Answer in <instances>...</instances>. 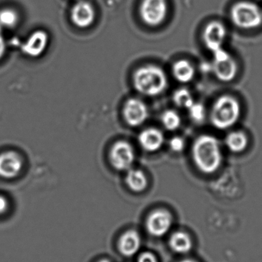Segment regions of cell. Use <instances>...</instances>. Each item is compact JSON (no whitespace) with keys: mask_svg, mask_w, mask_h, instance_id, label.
<instances>
[{"mask_svg":"<svg viewBox=\"0 0 262 262\" xmlns=\"http://www.w3.org/2000/svg\"><path fill=\"white\" fill-rule=\"evenodd\" d=\"M227 35L226 25L218 20H212L208 23L203 29V42L210 52H214L223 48Z\"/></svg>","mask_w":262,"mask_h":262,"instance_id":"obj_7","label":"cell"},{"mask_svg":"<svg viewBox=\"0 0 262 262\" xmlns=\"http://www.w3.org/2000/svg\"><path fill=\"white\" fill-rule=\"evenodd\" d=\"M173 101L178 107L187 109H189L195 103L192 94L186 89L177 90L174 93Z\"/></svg>","mask_w":262,"mask_h":262,"instance_id":"obj_21","label":"cell"},{"mask_svg":"<svg viewBox=\"0 0 262 262\" xmlns=\"http://www.w3.org/2000/svg\"><path fill=\"white\" fill-rule=\"evenodd\" d=\"M172 72L175 79L182 83L189 82L195 76L193 66L186 60H180L175 62L172 67Z\"/></svg>","mask_w":262,"mask_h":262,"instance_id":"obj_18","label":"cell"},{"mask_svg":"<svg viewBox=\"0 0 262 262\" xmlns=\"http://www.w3.org/2000/svg\"><path fill=\"white\" fill-rule=\"evenodd\" d=\"M110 161L116 170L126 171L131 169L135 160L133 147L126 141L115 143L110 150Z\"/></svg>","mask_w":262,"mask_h":262,"instance_id":"obj_8","label":"cell"},{"mask_svg":"<svg viewBox=\"0 0 262 262\" xmlns=\"http://www.w3.org/2000/svg\"><path fill=\"white\" fill-rule=\"evenodd\" d=\"M172 225V215L165 209L153 211L146 219V228L148 233L156 238L166 235L170 230Z\"/></svg>","mask_w":262,"mask_h":262,"instance_id":"obj_9","label":"cell"},{"mask_svg":"<svg viewBox=\"0 0 262 262\" xmlns=\"http://www.w3.org/2000/svg\"><path fill=\"white\" fill-rule=\"evenodd\" d=\"M18 21V15L15 10L4 9L0 10V27L3 29H12Z\"/></svg>","mask_w":262,"mask_h":262,"instance_id":"obj_20","label":"cell"},{"mask_svg":"<svg viewBox=\"0 0 262 262\" xmlns=\"http://www.w3.org/2000/svg\"><path fill=\"white\" fill-rule=\"evenodd\" d=\"M169 146H170L172 150L174 152H181L184 149L185 141L183 138L179 137H173L169 141Z\"/></svg>","mask_w":262,"mask_h":262,"instance_id":"obj_24","label":"cell"},{"mask_svg":"<svg viewBox=\"0 0 262 262\" xmlns=\"http://www.w3.org/2000/svg\"><path fill=\"white\" fill-rule=\"evenodd\" d=\"M141 244L142 240L139 234L132 229L128 230L118 239V252L126 258H132L138 253L141 248Z\"/></svg>","mask_w":262,"mask_h":262,"instance_id":"obj_14","label":"cell"},{"mask_svg":"<svg viewBox=\"0 0 262 262\" xmlns=\"http://www.w3.org/2000/svg\"><path fill=\"white\" fill-rule=\"evenodd\" d=\"M49 43V35L43 30H37L31 34L25 42L21 44V50L25 55L37 58L43 55Z\"/></svg>","mask_w":262,"mask_h":262,"instance_id":"obj_12","label":"cell"},{"mask_svg":"<svg viewBox=\"0 0 262 262\" xmlns=\"http://www.w3.org/2000/svg\"><path fill=\"white\" fill-rule=\"evenodd\" d=\"M189 115L194 121L197 123L203 122L206 118V109L204 105L200 103H194L189 108Z\"/></svg>","mask_w":262,"mask_h":262,"instance_id":"obj_23","label":"cell"},{"mask_svg":"<svg viewBox=\"0 0 262 262\" xmlns=\"http://www.w3.org/2000/svg\"><path fill=\"white\" fill-rule=\"evenodd\" d=\"M6 50V42L3 35V29L0 27V60L4 56Z\"/></svg>","mask_w":262,"mask_h":262,"instance_id":"obj_26","label":"cell"},{"mask_svg":"<svg viewBox=\"0 0 262 262\" xmlns=\"http://www.w3.org/2000/svg\"><path fill=\"white\" fill-rule=\"evenodd\" d=\"M169 246L175 253L186 254L192 250L193 243L190 236L183 232L172 234L169 239Z\"/></svg>","mask_w":262,"mask_h":262,"instance_id":"obj_16","label":"cell"},{"mask_svg":"<svg viewBox=\"0 0 262 262\" xmlns=\"http://www.w3.org/2000/svg\"><path fill=\"white\" fill-rule=\"evenodd\" d=\"M138 142L145 150L148 152H155L158 150L164 143V136L158 129H146L138 136Z\"/></svg>","mask_w":262,"mask_h":262,"instance_id":"obj_15","label":"cell"},{"mask_svg":"<svg viewBox=\"0 0 262 262\" xmlns=\"http://www.w3.org/2000/svg\"><path fill=\"white\" fill-rule=\"evenodd\" d=\"M229 16L232 24L243 30H253L262 26L261 8L249 0H241L232 5Z\"/></svg>","mask_w":262,"mask_h":262,"instance_id":"obj_3","label":"cell"},{"mask_svg":"<svg viewBox=\"0 0 262 262\" xmlns=\"http://www.w3.org/2000/svg\"><path fill=\"white\" fill-rule=\"evenodd\" d=\"M212 53V70L215 76L221 81L229 82L232 81L236 76L238 71L236 61L224 48L215 51Z\"/></svg>","mask_w":262,"mask_h":262,"instance_id":"obj_6","label":"cell"},{"mask_svg":"<svg viewBox=\"0 0 262 262\" xmlns=\"http://www.w3.org/2000/svg\"><path fill=\"white\" fill-rule=\"evenodd\" d=\"M95 10L93 5L85 0H78L71 10L72 23L80 29H86L93 24Z\"/></svg>","mask_w":262,"mask_h":262,"instance_id":"obj_10","label":"cell"},{"mask_svg":"<svg viewBox=\"0 0 262 262\" xmlns=\"http://www.w3.org/2000/svg\"><path fill=\"white\" fill-rule=\"evenodd\" d=\"M23 161L18 154L6 152L0 154V177L5 179L16 177L21 172Z\"/></svg>","mask_w":262,"mask_h":262,"instance_id":"obj_13","label":"cell"},{"mask_svg":"<svg viewBox=\"0 0 262 262\" xmlns=\"http://www.w3.org/2000/svg\"><path fill=\"white\" fill-rule=\"evenodd\" d=\"M241 113L239 103L232 97H220L214 104L211 113L212 124L219 130H226L238 121Z\"/></svg>","mask_w":262,"mask_h":262,"instance_id":"obj_4","label":"cell"},{"mask_svg":"<svg viewBox=\"0 0 262 262\" xmlns=\"http://www.w3.org/2000/svg\"><path fill=\"white\" fill-rule=\"evenodd\" d=\"M179 262H196V261H193V260H191V259H186V260H183V261H181Z\"/></svg>","mask_w":262,"mask_h":262,"instance_id":"obj_29","label":"cell"},{"mask_svg":"<svg viewBox=\"0 0 262 262\" xmlns=\"http://www.w3.org/2000/svg\"><path fill=\"white\" fill-rule=\"evenodd\" d=\"M97 262H112L110 261V260L106 259V258H103V259L99 260V261H98Z\"/></svg>","mask_w":262,"mask_h":262,"instance_id":"obj_28","label":"cell"},{"mask_svg":"<svg viewBox=\"0 0 262 262\" xmlns=\"http://www.w3.org/2000/svg\"><path fill=\"white\" fill-rule=\"evenodd\" d=\"M8 208H9L8 200L4 196L0 195V215L6 213L7 212Z\"/></svg>","mask_w":262,"mask_h":262,"instance_id":"obj_27","label":"cell"},{"mask_svg":"<svg viewBox=\"0 0 262 262\" xmlns=\"http://www.w3.org/2000/svg\"><path fill=\"white\" fill-rule=\"evenodd\" d=\"M163 125L169 130H175L181 124V118L176 112L168 110L162 116Z\"/></svg>","mask_w":262,"mask_h":262,"instance_id":"obj_22","label":"cell"},{"mask_svg":"<svg viewBox=\"0 0 262 262\" xmlns=\"http://www.w3.org/2000/svg\"><path fill=\"white\" fill-rule=\"evenodd\" d=\"M123 115L129 125L138 127L147 120L149 111L146 104L141 100L131 98L125 104Z\"/></svg>","mask_w":262,"mask_h":262,"instance_id":"obj_11","label":"cell"},{"mask_svg":"<svg viewBox=\"0 0 262 262\" xmlns=\"http://www.w3.org/2000/svg\"><path fill=\"white\" fill-rule=\"evenodd\" d=\"M226 143L231 151L240 152H243L247 147L249 140L246 134L243 132H232L226 137Z\"/></svg>","mask_w":262,"mask_h":262,"instance_id":"obj_19","label":"cell"},{"mask_svg":"<svg viewBox=\"0 0 262 262\" xmlns=\"http://www.w3.org/2000/svg\"><path fill=\"white\" fill-rule=\"evenodd\" d=\"M138 262H158V261L153 253L150 252H146L139 255Z\"/></svg>","mask_w":262,"mask_h":262,"instance_id":"obj_25","label":"cell"},{"mask_svg":"<svg viewBox=\"0 0 262 262\" xmlns=\"http://www.w3.org/2000/svg\"><path fill=\"white\" fill-rule=\"evenodd\" d=\"M168 0H143L140 6V16L147 26H161L169 15Z\"/></svg>","mask_w":262,"mask_h":262,"instance_id":"obj_5","label":"cell"},{"mask_svg":"<svg viewBox=\"0 0 262 262\" xmlns=\"http://www.w3.org/2000/svg\"><path fill=\"white\" fill-rule=\"evenodd\" d=\"M134 86L142 95L156 96L166 90L168 80L160 68L147 66L140 68L133 77Z\"/></svg>","mask_w":262,"mask_h":262,"instance_id":"obj_2","label":"cell"},{"mask_svg":"<svg viewBox=\"0 0 262 262\" xmlns=\"http://www.w3.org/2000/svg\"><path fill=\"white\" fill-rule=\"evenodd\" d=\"M192 157L200 171L213 173L219 168L223 160L219 142L212 136H201L194 143Z\"/></svg>","mask_w":262,"mask_h":262,"instance_id":"obj_1","label":"cell"},{"mask_svg":"<svg viewBox=\"0 0 262 262\" xmlns=\"http://www.w3.org/2000/svg\"><path fill=\"white\" fill-rule=\"evenodd\" d=\"M126 182L128 187L135 192H143L148 186L147 177L139 169H129L126 175Z\"/></svg>","mask_w":262,"mask_h":262,"instance_id":"obj_17","label":"cell"}]
</instances>
